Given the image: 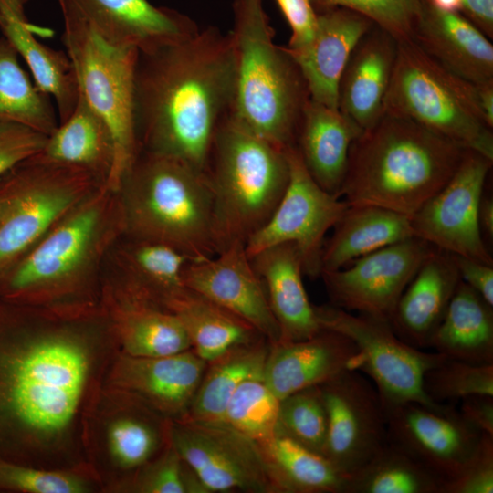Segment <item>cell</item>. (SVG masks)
<instances>
[{
  "label": "cell",
  "mask_w": 493,
  "mask_h": 493,
  "mask_svg": "<svg viewBox=\"0 0 493 493\" xmlns=\"http://www.w3.org/2000/svg\"><path fill=\"white\" fill-rule=\"evenodd\" d=\"M119 351L102 305L57 309L0 299V459L90 471L87 420Z\"/></svg>",
  "instance_id": "obj_1"
},
{
  "label": "cell",
  "mask_w": 493,
  "mask_h": 493,
  "mask_svg": "<svg viewBox=\"0 0 493 493\" xmlns=\"http://www.w3.org/2000/svg\"><path fill=\"white\" fill-rule=\"evenodd\" d=\"M235 91L233 41L215 26L139 51L134 116L140 151L179 159L206 173Z\"/></svg>",
  "instance_id": "obj_2"
},
{
  "label": "cell",
  "mask_w": 493,
  "mask_h": 493,
  "mask_svg": "<svg viewBox=\"0 0 493 493\" xmlns=\"http://www.w3.org/2000/svg\"><path fill=\"white\" fill-rule=\"evenodd\" d=\"M123 232L118 193L101 186L0 276V299L57 309L100 306L105 259Z\"/></svg>",
  "instance_id": "obj_3"
},
{
  "label": "cell",
  "mask_w": 493,
  "mask_h": 493,
  "mask_svg": "<svg viewBox=\"0 0 493 493\" xmlns=\"http://www.w3.org/2000/svg\"><path fill=\"white\" fill-rule=\"evenodd\" d=\"M467 149L384 110L353 141L339 194L411 217L452 177Z\"/></svg>",
  "instance_id": "obj_4"
},
{
  "label": "cell",
  "mask_w": 493,
  "mask_h": 493,
  "mask_svg": "<svg viewBox=\"0 0 493 493\" xmlns=\"http://www.w3.org/2000/svg\"><path fill=\"white\" fill-rule=\"evenodd\" d=\"M116 192L124 234L168 245L192 260L218 253L206 173L179 159L139 151Z\"/></svg>",
  "instance_id": "obj_5"
},
{
  "label": "cell",
  "mask_w": 493,
  "mask_h": 493,
  "mask_svg": "<svg viewBox=\"0 0 493 493\" xmlns=\"http://www.w3.org/2000/svg\"><path fill=\"white\" fill-rule=\"evenodd\" d=\"M230 33L236 56L231 116L286 150L296 147L303 109L309 99L305 79L287 47L278 46L263 0H233Z\"/></svg>",
  "instance_id": "obj_6"
},
{
  "label": "cell",
  "mask_w": 493,
  "mask_h": 493,
  "mask_svg": "<svg viewBox=\"0 0 493 493\" xmlns=\"http://www.w3.org/2000/svg\"><path fill=\"white\" fill-rule=\"evenodd\" d=\"M206 175L220 252L234 242L246 244L273 214L289 180L287 149L256 134L230 114L215 134Z\"/></svg>",
  "instance_id": "obj_7"
},
{
  "label": "cell",
  "mask_w": 493,
  "mask_h": 493,
  "mask_svg": "<svg viewBox=\"0 0 493 493\" xmlns=\"http://www.w3.org/2000/svg\"><path fill=\"white\" fill-rule=\"evenodd\" d=\"M63 16L62 41L79 92L112 133L115 158L107 187L117 191L139 153L134 84L139 50L105 41L70 0H58Z\"/></svg>",
  "instance_id": "obj_8"
},
{
  "label": "cell",
  "mask_w": 493,
  "mask_h": 493,
  "mask_svg": "<svg viewBox=\"0 0 493 493\" xmlns=\"http://www.w3.org/2000/svg\"><path fill=\"white\" fill-rule=\"evenodd\" d=\"M384 110L493 160L492 129L479 110L476 84L447 70L414 39L398 42Z\"/></svg>",
  "instance_id": "obj_9"
},
{
  "label": "cell",
  "mask_w": 493,
  "mask_h": 493,
  "mask_svg": "<svg viewBox=\"0 0 493 493\" xmlns=\"http://www.w3.org/2000/svg\"><path fill=\"white\" fill-rule=\"evenodd\" d=\"M105 184L86 170L40 158L0 177V276L59 221Z\"/></svg>",
  "instance_id": "obj_10"
},
{
  "label": "cell",
  "mask_w": 493,
  "mask_h": 493,
  "mask_svg": "<svg viewBox=\"0 0 493 493\" xmlns=\"http://www.w3.org/2000/svg\"><path fill=\"white\" fill-rule=\"evenodd\" d=\"M170 423L137 395L103 384L85 429L87 463L101 493H124L170 443Z\"/></svg>",
  "instance_id": "obj_11"
},
{
  "label": "cell",
  "mask_w": 493,
  "mask_h": 493,
  "mask_svg": "<svg viewBox=\"0 0 493 493\" xmlns=\"http://www.w3.org/2000/svg\"><path fill=\"white\" fill-rule=\"evenodd\" d=\"M321 329L351 339L360 352L358 370L372 382L384 410L406 402L434 405L423 391L425 372L446 357L402 341L389 322L329 305H314Z\"/></svg>",
  "instance_id": "obj_12"
},
{
  "label": "cell",
  "mask_w": 493,
  "mask_h": 493,
  "mask_svg": "<svg viewBox=\"0 0 493 493\" xmlns=\"http://www.w3.org/2000/svg\"><path fill=\"white\" fill-rule=\"evenodd\" d=\"M289 180L267 223L245 244L249 257L269 246L293 243L299 252L303 273L320 276L325 236L348 205L321 188L308 172L296 147L287 149Z\"/></svg>",
  "instance_id": "obj_13"
},
{
  "label": "cell",
  "mask_w": 493,
  "mask_h": 493,
  "mask_svg": "<svg viewBox=\"0 0 493 493\" xmlns=\"http://www.w3.org/2000/svg\"><path fill=\"white\" fill-rule=\"evenodd\" d=\"M170 438L207 493H277L257 443L226 424L173 420Z\"/></svg>",
  "instance_id": "obj_14"
},
{
  "label": "cell",
  "mask_w": 493,
  "mask_h": 493,
  "mask_svg": "<svg viewBox=\"0 0 493 493\" xmlns=\"http://www.w3.org/2000/svg\"><path fill=\"white\" fill-rule=\"evenodd\" d=\"M492 163L467 149L448 182L410 217L414 236L449 254L493 266L477 219Z\"/></svg>",
  "instance_id": "obj_15"
},
{
  "label": "cell",
  "mask_w": 493,
  "mask_h": 493,
  "mask_svg": "<svg viewBox=\"0 0 493 493\" xmlns=\"http://www.w3.org/2000/svg\"><path fill=\"white\" fill-rule=\"evenodd\" d=\"M432 246L416 236L389 245L350 265L322 271L330 304L390 323L399 299Z\"/></svg>",
  "instance_id": "obj_16"
},
{
  "label": "cell",
  "mask_w": 493,
  "mask_h": 493,
  "mask_svg": "<svg viewBox=\"0 0 493 493\" xmlns=\"http://www.w3.org/2000/svg\"><path fill=\"white\" fill-rule=\"evenodd\" d=\"M320 388L328 418L325 456L351 477L387 440L382 399L372 382L359 370H346Z\"/></svg>",
  "instance_id": "obj_17"
},
{
  "label": "cell",
  "mask_w": 493,
  "mask_h": 493,
  "mask_svg": "<svg viewBox=\"0 0 493 493\" xmlns=\"http://www.w3.org/2000/svg\"><path fill=\"white\" fill-rule=\"evenodd\" d=\"M384 411L387 439L413 456L443 486L459 474L483 434L452 403L406 402Z\"/></svg>",
  "instance_id": "obj_18"
},
{
  "label": "cell",
  "mask_w": 493,
  "mask_h": 493,
  "mask_svg": "<svg viewBox=\"0 0 493 493\" xmlns=\"http://www.w3.org/2000/svg\"><path fill=\"white\" fill-rule=\"evenodd\" d=\"M183 283L250 324L270 344L279 342L278 324L244 243L234 242L212 257L190 260Z\"/></svg>",
  "instance_id": "obj_19"
},
{
  "label": "cell",
  "mask_w": 493,
  "mask_h": 493,
  "mask_svg": "<svg viewBox=\"0 0 493 493\" xmlns=\"http://www.w3.org/2000/svg\"><path fill=\"white\" fill-rule=\"evenodd\" d=\"M190 260L168 245L122 233L106 257L102 290L168 310L184 287L183 271Z\"/></svg>",
  "instance_id": "obj_20"
},
{
  "label": "cell",
  "mask_w": 493,
  "mask_h": 493,
  "mask_svg": "<svg viewBox=\"0 0 493 493\" xmlns=\"http://www.w3.org/2000/svg\"><path fill=\"white\" fill-rule=\"evenodd\" d=\"M206 366L192 349L158 357L119 351L104 384L137 395L171 421L179 420L187 416Z\"/></svg>",
  "instance_id": "obj_21"
},
{
  "label": "cell",
  "mask_w": 493,
  "mask_h": 493,
  "mask_svg": "<svg viewBox=\"0 0 493 493\" xmlns=\"http://www.w3.org/2000/svg\"><path fill=\"white\" fill-rule=\"evenodd\" d=\"M359 357L351 339L321 329L305 340L271 344L263 379L281 400L302 389L320 385L346 370H358Z\"/></svg>",
  "instance_id": "obj_22"
},
{
  "label": "cell",
  "mask_w": 493,
  "mask_h": 493,
  "mask_svg": "<svg viewBox=\"0 0 493 493\" xmlns=\"http://www.w3.org/2000/svg\"><path fill=\"white\" fill-rule=\"evenodd\" d=\"M373 23L343 7L317 13L311 39L296 49H288L305 79L309 99L338 109L339 83L348 59Z\"/></svg>",
  "instance_id": "obj_23"
},
{
  "label": "cell",
  "mask_w": 493,
  "mask_h": 493,
  "mask_svg": "<svg viewBox=\"0 0 493 493\" xmlns=\"http://www.w3.org/2000/svg\"><path fill=\"white\" fill-rule=\"evenodd\" d=\"M91 27L114 46L152 49L198 29L187 16L148 0H70Z\"/></svg>",
  "instance_id": "obj_24"
},
{
  "label": "cell",
  "mask_w": 493,
  "mask_h": 493,
  "mask_svg": "<svg viewBox=\"0 0 493 493\" xmlns=\"http://www.w3.org/2000/svg\"><path fill=\"white\" fill-rule=\"evenodd\" d=\"M398 42L373 26L355 46L339 83L338 109L362 131L384 111Z\"/></svg>",
  "instance_id": "obj_25"
},
{
  "label": "cell",
  "mask_w": 493,
  "mask_h": 493,
  "mask_svg": "<svg viewBox=\"0 0 493 493\" xmlns=\"http://www.w3.org/2000/svg\"><path fill=\"white\" fill-rule=\"evenodd\" d=\"M459 281L451 254L433 246L397 302L390 320L394 333L414 348H428Z\"/></svg>",
  "instance_id": "obj_26"
},
{
  "label": "cell",
  "mask_w": 493,
  "mask_h": 493,
  "mask_svg": "<svg viewBox=\"0 0 493 493\" xmlns=\"http://www.w3.org/2000/svg\"><path fill=\"white\" fill-rule=\"evenodd\" d=\"M414 40L435 61L472 83L493 80V45L461 13L445 12L425 0Z\"/></svg>",
  "instance_id": "obj_27"
},
{
  "label": "cell",
  "mask_w": 493,
  "mask_h": 493,
  "mask_svg": "<svg viewBox=\"0 0 493 493\" xmlns=\"http://www.w3.org/2000/svg\"><path fill=\"white\" fill-rule=\"evenodd\" d=\"M280 330L279 342L310 338L321 328L305 290L299 252L293 243L265 248L250 257Z\"/></svg>",
  "instance_id": "obj_28"
},
{
  "label": "cell",
  "mask_w": 493,
  "mask_h": 493,
  "mask_svg": "<svg viewBox=\"0 0 493 493\" xmlns=\"http://www.w3.org/2000/svg\"><path fill=\"white\" fill-rule=\"evenodd\" d=\"M362 131L339 109L309 99L301 115L296 148L312 178L338 197L353 141Z\"/></svg>",
  "instance_id": "obj_29"
},
{
  "label": "cell",
  "mask_w": 493,
  "mask_h": 493,
  "mask_svg": "<svg viewBox=\"0 0 493 493\" xmlns=\"http://www.w3.org/2000/svg\"><path fill=\"white\" fill-rule=\"evenodd\" d=\"M27 2L0 0V29L26 63L35 83L54 99L62 122L74 110L79 96L74 68L66 52L37 39L26 16Z\"/></svg>",
  "instance_id": "obj_30"
},
{
  "label": "cell",
  "mask_w": 493,
  "mask_h": 493,
  "mask_svg": "<svg viewBox=\"0 0 493 493\" xmlns=\"http://www.w3.org/2000/svg\"><path fill=\"white\" fill-rule=\"evenodd\" d=\"M101 305L110 317L122 353L158 357L192 349L183 325L169 310L105 290Z\"/></svg>",
  "instance_id": "obj_31"
},
{
  "label": "cell",
  "mask_w": 493,
  "mask_h": 493,
  "mask_svg": "<svg viewBox=\"0 0 493 493\" xmlns=\"http://www.w3.org/2000/svg\"><path fill=\"white\" fill-rule=\"evenodd\" d=\"M37 155L86 170L107 185L115 158L114 141L108 124L79 92L74 110L47 136Z\"/></svg>",
  "instance_id": "obj_32"
},
{
  "label": "cell",
  "mask_w": 493,
  "mask_h": 493,
  "mask_svg": "<svg viewBox=\"0 0 493 493\" xmlns=\"http://www.w3.org/2000/svg\"><path fill=\"white\" fill-rule=\"evenodd\" d=\"M332 229L323 246L321 272L344 267L372 252L414 236L410 217L375 205H348Z\"/></svg>",
  "instance_id": "obj_33"
},
{
  "label": "cell",
  "mask_w": 493,
  "mask_h": 493,
  "mask_svg": "<svg viewBox=\"0 0 493 493\" xmlns=\"http://www.w3.org/2000/svg\"><path fill=\"white\" fill-rule=\"evenodd\" d=\"M428 348L449 359L493 364V306L460 279Z\"/></svg>",
  "instance_id": "obj_34"
},
{
  "label": "cell",
  "mask_w": 493,
  "mask_h": 493,
  "mask_svg": "<svg viewBox=\"0 0 493 493\" xmlns=\"http://www.w3.org/2000/svg\"><path fill=\"white\" fill-rule=\"evenodd\" d=\"M167 309L180 320L192 350L206 362L264 338L236 315L186 287L169 302Z\"/></svg>",
  "instance_id": "obj_35"
},
{
  "label": "cell",
  "mask_w": 493,
  "mask_h": 493,
  "mask_svg": "<svg viewBox=\"0 0 493 493\" xmlns=\"http://www.w3.org/2000/svg\"><path fill=\"white\" fill-rule=\"evenodd\" d=\"M257 445L277 493H347L350 477L281 432Z\"/></svg>",
  "instance_id": "obj_36"
},
{
  "label": "cell",
  "mask_w": 493,
  "mask_h": 493,
  "mask_svg": "<svg viewBox=\"0 0 493 493\" xmlns=\"http://www.w3.org/2000/svg\"><path fill=\"white\" fill-rule=\"evenodd\" d=\"M270 345L266 338H261L233 348L207 362L186 417L221 423L237 388L250 378L263 376Z\"/></svg>",
  "instance_id": "obj_37"
},
{
  "label": "cell",
  "mask_w": 493,
  "mask_h": 493,
  "mask_svg": "<svg viewBox=\"0 0 493 493\" xmlns=\"http://www.w3.org/2000/svg\"><path fill=\"white\" fill-rule=\"evenodd\" d=\"M19 56L0 38V122H13L49 135L58 126L51 97L32 81Z\"/></svg>",
  "instance_id": "obj_38"
},
{
  "label": "cell",
  "mask_w": 493,
  "mask_h": 493,
  "mask_svg": "<svg viewBox=\"0 0 493 493\" xmlns=\"http://www.w3.org/2000/svg\"><path fill=\"white\" fill-rule=\"evenodd\" d=\"M347 493H443V482L389 439L349 478Z\"/></svg>",
  "instance_id": "obj_39"
},
{
  "label": "cell",
  "mask_w": 493,
  "mask_h": 493,
  "mask_svg": "<svg viewBox=\"0 0 493 493\" xmlns=\"http://www.w3.org/2000/svg\"><path fill=\"white\" fill-rule=\"evenodd\" d=\"M279 403L263 376L250 378L232 395L221 423L259 443L276 433Z\"/></svg>",
  "instance_id": "obj_40"
},
{
  "label": "cell",
  "mask_w": 493,
  "mask_h": 493,
  "mask_svg": "<svg viewBox=\"0 0 493 493\" xmlns=\"http://www.w3.org/2000/svg\"><path fill=\"white\" fill-rule=\"evenodd\" d=\"M0 493H101L89 470L49 469L0 459Z\"/></svg>",
  "instance_id": "obj_41"
},
{
  "label": "cell",
  "mask_w": 493,
  "mask_h": 493,
  "mask_svg": "<svg viewBox=\"0 0 493 493\" xmlns=\"http://www.w3.org/2000/svg\"><path fill=\"white\" fill-rule=\"evenodd\" d=\"M277 430L325 456L328 418L320 385L280 400Z\"/></svg>",
  "instance_id": "obj_42"
},
{
  "label": "cell",
  "mask_w": 493,
  "mask_h": 493,
  "mask_svg": "<svg viewBox=\"0 0 493 493\" xmlns=\"http://www.w3.org/2000/svg\"><path fill=\"white\" fill-rule=\"evenodd\" d=\"M423 391L437 404L460 401L472 394L493 395V364H473L446 357L425 372Z\"/></svg>",
  "instance_id": "obj_43"
},
{
  "label": "cell",
  "mask_w": 493,
  "mask_h": 493,
  "mask_svg": "<svg viewBox=\"0 0 493 493\" xmlns=\"http://www.w3.org/2000/svg\"><path fill=\"white\" fill-rule=\"evenodd\" d=\"M318 13L343 7L354 11L390 34L397 42L414 39L425 0H309Z\"/></svg>",
  "instance_id": "obj_44"
},
{
  "label": "cell",
  "mask_w": 493,
  "mask_h": 493,
  "mask_svg": "<svg viewBox=\"0 0 493 493\" xmlns=\"http://www.w3.org/2000/svg\"><path fill=\"white\" fill-rule=\"evenodd\" d=\"M124 493H207L171 438L167 446L131 478Z\"/></svg>",
  "instance_id": "obj_45"
},
{
  "label": "cell",
  "mask_w": 493,
  "mask_h": 493,
  "mask_svg": "<svg viewBox=\"0 0 493 493\" xmlns=\"http://www.w3.org/2000/svg\"><path fill=\"white\" fill-rule=\"evenodd\" d=\"M493 492V435L483 433L459 474L443 486V493Z\"/></svg>",
  "instance_id": "obj_46"
},
{
  "label": "cell",
  "mask_w": 493,
  "mask_h": 493,
  "mask_svg": "<svg viewBox=\"0 0 493 493\" xmlns=\"http://www.w3.org/2000/svg\"><path fill=\"white\" fill-rule=\"evenodd\" d=\"M47 135L26 126L0 122V177L20 162L37 153Z\"/></svg>",
  "instance_id": "obj_47"
},
{
  "label": "cell",
  "mask_w": 493,
  "mask_h": 493,
  "mask_svg": "<svg viewBox=\"0 0 493 493\" xmlns=\"http://www.w3.org/2000/svg\"><path fill=\"white\" fill-rule=\"evenodd\" d=\"M276 1L291 28V37L287 47L296 49L307 44L311 39L317 24V12L310 1Z\"/></svg>",
  "instance_id": "obj_48"
},
{
  "label": "cell",
  "mask_w": 493,
  "mask_h": 493,
  "mask_svg": "<svg viewBox=\"0 0 493 493\" xmlns=\"http://www.w3.org/2000/svg\"><path fill=\"white\" fill-rule=\"evenodd\" d=\"M460 279L493 306V266L451 254Z\"/></svg>",
  "instance_id": "obj_49"
},
{
  "label": "cell",
  "mask_w": 493,
  "mask_h": 493,
  "mask_svg": "<svg viewBox=\"0 0 493 493\" xmlns=\"http://www.w3.org/2000/svg\"><path fill=\"white\" fill-rule=\"evenodd\" d=\"M460 402V414L479 431L493 435V395L472 394Z\"/></svg>",
  "instance_id": "obj_50"
},
{
  "label": "cell",
  "mask_w": 493,
  "mask_h": 493,
  "mask_svg": "<svg viewBox=\"0 0 493 493\" xmlns=\"http://www.w3.org/2000/svg\"><path fill=\"white\" fill-rule=\"evenodd\" d=\"M460 13L489 39L493 38V0H462Z\"/></svg>",
  "instance_id": "obj_51"
},
{
  "label": "cell",
  "mask_w": 493,
  "mask_h": 493,
  "mask_svg": "<svg viewBox=\"0 0 493 493\" xmlns=\"http://www.w3.org/2000/svg\"><path fill=\"white\" fill-rule=\"evenodd\" d=\"M476 90L479 110L486 123L493 129V80L476 84Z\"/></svg>",
  "instance_id": "obj_52"
},
{
  "label": "cell",
  "mask_w": 493,
  "mask_h": 493,
  "mask_svg": "<svg viewBox=\"0 0 493 493\" xmlns=\"http://www.w3.org/2000/svg\"><path fill=\"white\" fill-rule=\"evenodd\" d=\"M478 225L481 233L490 240L493 239V200L488 196H482L478 207Z\"/></svg>",
  "instance_id": "obj_53"
},
{
  "label": "cell",
  "mask_w": 493,
  "mask_h": 493,
  "mask_svg": "<svg viewBox=\"0 0 493 493\" xmlns=\"http://www.w3.org/2000/svg\"><path fill=\"white\" fill-rule=\"evenodd\" d=\"M435 8L445 12L460 13L462 0H426Z\"/></svg>",
  "instance_id": "obj_54"
},
{
  "label": "cell",
  "mask_w": 493,
  "mask_h": 493,
  "mask_svg": "<svg viewBox=\"0 0 493 493\" xmlns=\"http://www.w3.org/2000/svg\"><path fill=\"white\" fill-rule=\"evenodd\" d=\"M1 210H2V204L0 202V214H1Z\"/></svg>",
  "instance_id": "obj_55"
}]
</instances>
